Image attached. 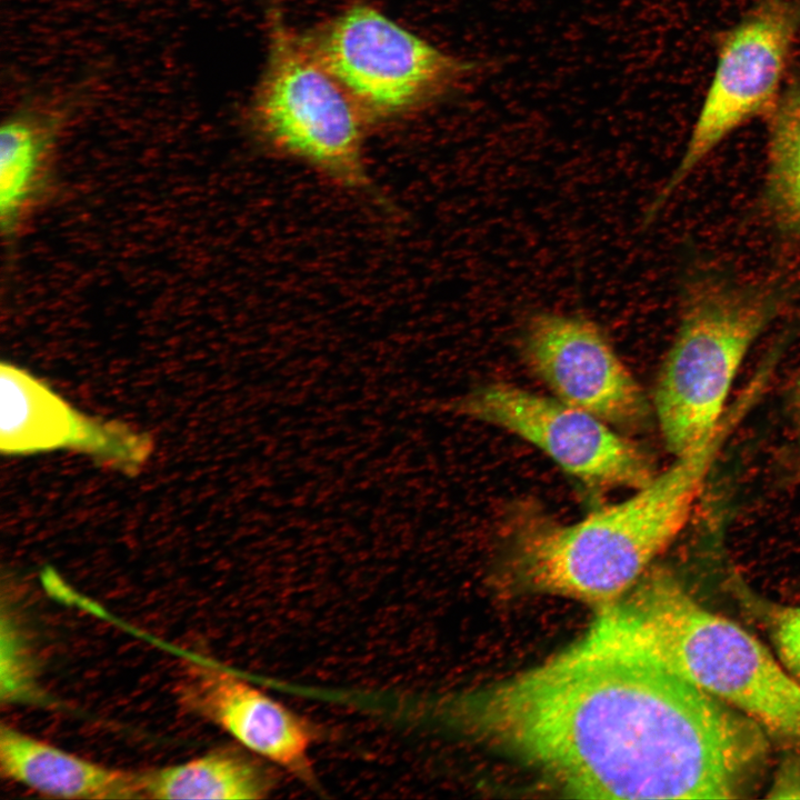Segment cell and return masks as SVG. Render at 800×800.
I'll return each mask as SVG.
<instances>
[{
  "label": "cell",
  "mask_w": 800,
  "mask_h": 800,
  "mask_svg": "<svg viewBox=\"0 0 800 800\" xmlns=\"http://www.w3.org/2000/svg\"><path fill=\"white\" fill-rule=\"evenodd\" d=\"M464 736L580 799H736L768 754L751 719L597 614L542 663L448 701Z\"/></svg>",
  "instance_id": "1"
},
{
  "label": "cell",
  "mask_w": 800,
  "mask_h": 800,
  "mask_svg": "<svg viewBox=\"0 0 800 800\" xmlns=\"http://www.w3.org/2000/svg\"><path fill=\"white\" fill-rule=\"evenodd\" d=\"M749 413L732 402L717 429L628 499L569 524L528 520L510 562L530 591L598 612L619 603L683 530L724 443Z\"/></svg>",
  "instance_id": "2"
},
{
  "label": "cell",
  "mask_w": 800,
  "mask_h": 800,
  "mask_svg": "<svg viewBox=\"0 0 800 800\" xmlns=\"http://www.w3.org/2000/svg\"><path fill=\"white\" fill-rule=\"evenodd\" d=\"M608 616L662 667L800 750V682L753 636L696 601L670 570L651 566Z\"/></svg>",
  "instance_id": "3"
},
{
  "label": "cell",
  "mask_w": 800,
  "mask_h": 800,
  "mask_svg": "<svg viewBox=\"0 0 800 800\" xmlns=\"http://www.w3.org/2000/svg\"><path fill=\"white\" fill-rule=\"evenodd\" d=\"M793 296L782 278L746 280L710 267L686 274L677 332L652 400L674 457L699 447L717 429L744 358Z\"/></svg>",
  "instance_id": "4"
},
{
  "label": "cell",
  "mask_w": 800,
  "mask_h": 800,
  "mask_svg": "<svg viewBox=\"0 0 800 800\" xmlns=\"http://www.w3.org/2000/svg\"><path fill=\"white\" fill-rule=\"evenodd\" d=\"M266 72L251 102L259 138L338 186L372 192L363 159V114L342 86L273 13Z\"/></svg>",
  "instance_id": "5"
},
{
  "label": "cell",
  "mask_w": 800,
  "mask_h": 800,
  "mask_svg": "<svg viewBox=\"0 0 800 800\" xmlns=\"http://www.w3.org/2000/svg\"><path fill=\"white\" fill-rule=\"evenodd\" d=\"M303 41L362 114L376 118L446 93L477 67L364 4L348 9Z\"/></svg>",
  "instance_id": "6"
},
{
  "label": "cell",
  "mask_w": 800,
  "mask_h": 800,
  "mask_svg": "<svg viewBox=\"0 0 800 800\" xmlns=\"http://www.w3.org/2000/svg\"><path fill=\"white\" fill-rule=\"evenodd\" d=\"M799 27L798 3L763 0L722 37L712 80L684 152L649 203L646 224L720 142L774 108Z\"/></svg>",
  "instance_id": "7"
},
{
  "label": "cell",
  "mask_w": 800,
  "mask_h": 800,
  "mask_svg": "<svg viewBox=\"0 0 800 800\" xmlns=\"http://www.w3.org/2000/svg\"><path fill=\"white\" fill-rule=\"evenodd\" d=\"M451 409L526 440L591 488L639 490L658 474L638 443L554 397L496 382L469 391Z\"/></svg>",
  "instance_id": "8"
},
{
  "label": "cell",
  "mask_w": 800,
  "mask_h": 800,
  "mask_svg": "<svg viewBox=\"0 0 800 800\" xmlns=\"http://www.w3.org/2000/svg\"><path fill=\"white\" fill-rule=\"evenodd\" d=\"M527 368L560 401L617 430L642 427L651 406L602 329L591 319L539 310L519 332Z\"/></svg>",
  "instance_id": "9"
},
{
  "label": "cell",
  "mask_w": 800,
  "mask_h": 800,
  "mask_svg": "<svg viewBox=\"0 0 800 800\" xmlns=\"http://www.w3.org/2000/svg\"><path fill=\"white\" fill-rule=\"evenodd\" d=\"M0 450L22 456L68 449L134 474L149 460V434L117 420L83 413L29 371L0 366Z\"/></svg>",
  "instance_id": "10"
},
{
  "label": "cell",
  "mask_w": 800,
  "mask_h": 800,
  "mask_svg": "<svg viewBox=\"0 0 800 800\" xmlns=\"http://www.w3.org/2000/svg\"><path fill=\"white\" fill-rule=\"evenodd\" d=\"M187 674L182 694L190 707L244 749L311 781V748L318 730L309 720L219 667L196 663Z\"/></svg>",
  "instance_id": "11"
},
{
  "label": "cell",
  "mask_w": 800,
  "mask_h": 800,
  "mask_svg": "<svg viewBox=\"0 0 800 800\" xmlns=\"http://www.w3.org/2000/svg\"><path fill=\"white\" fill-rule=\"evenodd\" d=\"M0 768L8 779L49 797L143 798L142 771L107 768L3 724Z\"/></svg>",
  "instance_id": "12"
},
{
  "label": "cell",
  "mask_w": 800,
  "mask_h": 800,
  "mask_svg": "<svg viewBox=\"0 0 800 800\" xmlns=\"http://www.w3.org/2000/svg\"><path fill=\"white\" fill-rule=\"evenodd\" d=\"M277 782L267 760L231 747L186 763L142 771L144 799H263Z\"/></svg>",
  "instance_id": "13"
},
{
  "label": "cell",
  "mask_w": 800,
  "mask_h": 800,
  "mask_svg": "<svg viewBox=\"0 0 800 800\" xmlns=\"http://www.w3.org/2000/svg\"><path fill=\"white\" fill-rule=\"evenodd\" d=\"M57 103H33L18 110L0 132V213L12 228L34 198L62 123Z\"/></svg>",
  "instance_id": "14"
},
{
  "label": "cell",
  "mask_w": 800,
  "mask_h": 800,
  "mask_svg": "<svg viewBox=\"0 0 800 800\" xmlns=\"http://www.w3.org/2000/svg\"><path fill=\"white\" fill-rule=\"evenodd\" d=\"M764 202L774 224L800 239V84L787 91L773 108Z\"/></svg>",
  "instance_id": "15"
},
{
  "label": "cell",
  "mask_w": 800,
  "mask_h": 800,
  "mask_svg": "<svg viewBox=\"0 0 800 800\" xmlns=\"http://www.w3.org/2000/svg\"><path fill=\"white\" fill-rule=\"evenodd\" d=\"M734 587L746 606L763 623L780 663L800 682V607L768 601L738 581Z\"/></svg>",
  "instance_id": "16"
},
{
  "label": "cell",
  "mask_w": 800,
  "mask_h": 800,
  "mask_svg": "<svg viewBox=\"0 0 800 800\" xmlns=\"http://www.w3.org/2000/svg\"><path fill=\"white\" fill-rule=\"evenodd\" d=\"M31 676L24 648L14 621L2 613L1 619V697L12 700L26 694Z\"/></svg>",
  "instance_id": "17"
},
{
  "label": "cell",
  "mask_w": 800,
  "mask_h": 800,
  "mask_svg": "<svg viewBox=\"0 0 800 800\" xmlns=\"http://www.w3.org/2000/svg\"><path fill=\"white\" fill-rule=\"evenodd\" d=\"M787 406L793 429L800 438V373L791 382Z\"/></svg>",
  "instance_id": "18"
},
{
  "label": "cell",
  "mask_w": 800,
  "mask_h": 800,
  "mask_svg": "<svg viewBox=\"0 0 800 800\" xmlns=\"http://www.w3.org/2000/svg\"><path fill=\"white\" fill-rule=\"evenodd\" d=\"M796 471H797V473L799 474V478H800V464L797 466Z\"/></svg>",
  "instance_id": "19"
}]
</instances>
